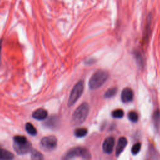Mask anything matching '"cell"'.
Listing matches in <instances>:
<instances>
[{
	"mask_svg": "<svg viewBox=\"0 0 160 160\" xmlns=\"http://www.w3.org/2000/svg\"><path fill=\"white\" fill-rule=\"evenodd\" d=\"M89 104L87 102L82 103L78 106L72 116V123L74 125H79L84 122L89 113Z\"/></svg>",
	"mask_w": 160,
	"mask_h": 160,
	"instance_id": "2",
	"label": "cell"
},
{
	"mask_svg": "<svg viewBox=\"0 0 160 160\" xmlns=\"http://www.w3.org/2000/svg\"><path fill=\"white\" fill-rule=\"evenodd\" d=\"M41 146L45 150H53L57 146V138L54 136H45L41 141Z\"/></svg>",
	"mask_w": 160,
	"mask_h": 160,
	"instance_id": "5",
	"label": "cell"
},
{
	"mask_svg": "<svg viewBox=\"0 0 160 160\" xmlns=\"http://www.w3.org/2000/svg\"><path fill=\"white\" fill-rule=\"evenodd\" d=\"M14 139V142L15 143H18V144H22V143H25L26 142L27 139L25 136H15L13 138Z\"/></svg>",
	"mask_w": 160,
	"mask_h": 160,
	"instance_id": "18",
	"label": "cell"
},
{
	"mask_svg": "<svg viewBox=\"0 0 160 160\" xmlns=\"http://www.w3.org/2000/svg\"><path fill=\"white\" fill-rule=\"evenodd\" d=\"M133 98L134 92L131 88H126L122 91L121 99L123 102H129L133 99Z\"/></svg>",
	"mask_w": 160,
	"mask_h": 160,
	"instance_id": "8",
	"label": "cell"
},
{
	"mask_svg": "<svg viewBox=\"0 0 160 160\" xmlns=\"http://www.w3.org/2000/svg\"><path fill=\"white\" fill-rule=\"evenodd\" d=\"M127 144H128V141L125 137L119 138L116 148V156H119L122 153V152L124 151V148H126Z\"/></svg>",
	"mask_w": 160,
	"mask_h": 160,
	"instance_id": "9",
	"label": "cell"
},
{
	"mask_svg": "<svg viewBox=\"0 0 160 160\" xmlns=\"http://www.w3.org/2000/svg\"><path fill=\"white\" fill-rule=\"evenodd\" d=\"M153 121L154 125L158 128L160 123V112L159 110L156 111L153 114Z\"/></svg>",
	"mask_w": 160,
	"mask_h": 160,
	"instance_id": "16",
	"label": "cell"
},
{
	"mask_svg": "<svg viewBox=\"0 0 160 160\" xmlns=\"http://www.w3.org/2000/svg\"><path fill=\"white\" fill-rule=\"evenodd\" d=\"M48 116V111L44 109L40 108L33 112L32 116L33 118L38 120H43L46 118Z\"/></svg>",
	"mask_w": 160,
	"mask_h": 160,
	"instance_id": "10",
	"label": "cell"
},
{
	"mask_svg": "<svg viewBox=\"0 0 160 160\" xmlns=\"http://www.w3.org/2000/svg\"><path fill=\"white\" fill-rule=\"evenodd\" d=\"M78 158H81L82 159H90L91 154L89 151L83 148L77 147L69 149L65 153L62 159H72Z\"/></svg>",
	"mask_w": 160,
	"mask_h": 160,
	"instance_id": "3",
	"label": "cell"
},
{
	"mask_svg": "<svg viewBox=\"0 0 160 160\" xmlns=\"http://www.w3.org/2000/svg\"><path fill=\"white\" fill-rule=\"evenodd\" d=\"M84 91V81H78L72 88L68 102V106H72L79 98Z\"/></svg>",
	"mask_w": 160,
	"mask_h": 160,
	"instance_id": "4",
	"label": "cell"
},
{
	"mask_svg": "<svg viewBox=\"0 0 160 160\" xmlns=\"http://www.w3.org/2000/svg\"><path fill=\"white\" fill-rule=\"evenodd\" d=\"M128 118L132 122H137L138 120V114L136 111H130L128 113Z\"/></svg>",
	"mask_w": 160,
	"mask_h": 160,
	"instance_id": "19",
	"label": "cell"
},
{
	"mask_svg": "<svg viewBox=\"0 0 160 160\" xmlns=\"http://www.w3.org/2000/svg\"><path fill=\"white\" fill-rule=\"evenodd\" d=\"M31 159H42L44 158L42 154L36 149H32L31 151Z\"/></svg>",
	"mask_w": 160,
	"mask_h": 160,
	"instance_id": "15",
	"label": "cell"
},
{
	"mask_svg": "<svg viewBox=\"0 0 160 160\" xmlns=\"http://www.w3.org/2000/svg\"><path fill=\"white\" fill-rule=\"evenodd\" d=\"M14 158V154L6 149H2L1 150V159H11Z\"/></svg>",
	"mask_w": 160,
	"mask_h": 160,
	"instance_id": "11",
	"label": "cell"
},
{
	"mask_svg": "<svg viewBox=\"0 0 160 160\" xmlns=\"http://www.w3.org/2000/svg\"><path fill=\"white\" fill-rule=\"evenodd\" d=\"M117 91H118V89L116 87H112L106 91V92L104 94V96L108 98H111L114 95H116V94L117 93Z\"/></svg>",
	"mask_w": 160,
	"mask_h": 160,
	"instance_id": "14",
	"label": "cell"
},
{
	"mask_svg": "<svg viewBox=\"0 0 160 160\" xmlns=\"http://www.w3.org/2000/svg\"><path fill=\"white\" fill-rule=\"evenodd\" d=\"M13 148L16 152L19 154H25L29 152L32 150L31 144L28 141L22 144L14 142Z\"/></svg>",
	"mask_w": 160,
	"mask_h": 160,
	"instance_id": "6",
	"label": "cell"
},
{
	"mask_svg": "<svg viewBox=\"0 0 160 160\" xmlns=\"http://www.w3.org/2000/svg\"><path fill=\"white\" fill-rule=\"evenodd\" d=\"M134 56H135V58H136V60L139 66H143V59H142L141 54L139 52L136 51L134 52Z\"/></svg>",
	"mask_w": 160,
	"mask_h": 160,
	"instance_id": "21",
	"label": "cell"
},
{
	"mask_svg": "<svg viewBox=\"0 0 160 160\" xmlns=\"http://www.w3.org/2000/svg\"><path fill=\"white\" fill-rule=\"evenodd\" d=\"M25 129H26V131H27V132L32 136H35L37 134L36 129L30 122H27L25 124Z\"/></svg>",
	"mask_w": 160,
	"mask_h": 160,
	"instance_id": "12",
	"label": "cell"
},
{
	"mask_svg": "<svg viewBox=\"0 0 160 160\" xmlns=\"http://www.w3.org/2000/svg\"><path fill=\"white\" fill-rule=\"evenodd\" d=\"M109 78V74L104 70H98L95 72L90 78L89 87L91 89L94 90L100 88Z\"/></svg>",
	"mask_w": 160,
	"mask_h": 160,
	"instance_id": "1",
	"label": "cell"
},
{
	"mask_svg": "<svg viewBox=\"0 0 160 160\" xmlns=\"http://www.w3.org/2000/svg\"><path fill=\"white\" fill-rule=\"evenodd\" d=\"M111 115L113 118H121L124 116V111L121 109H118L112 111Z\"/></svg>",
	"mask_w": 160,
	"mask_h": 160,
	"instance_id": "17",
	"label": "cell"
},
{
	"mask_svg": "<svg viewBox=\"0 0 160 160\" xmlns=\"http://www.w3.org/2000/svg\"><path fill=\"white\" fill-rule=\"evenodd\" d=\"M141 147V144L140 142L135 143L132 146V147L131 148V152H132V154H134V155L137 154L140 151Z\"/></svg>",
	"mask_w": 160,
	"mask_h": 160,
	"instance_id": "20",
	"label": "cell"
},
{
	"mask_svg": "<svg viewBox=\"0 0 160 160\" xmlns=\"http://www.w3.org/2000/svg\"><path fill=\"white\" fill-rule=\"evenodd\" d=\"M88 133V129L85 128H77L74 131V135L78 138H82L85 136Z\"/></svg>",
	"mask_w": 160,
	"mask_h": 160,
	"instance_id": "13",
	"label": "cell"
},
{
	"mask_svg": "<svg viewBox=\"0 0 160 160\" xmlns=\"http://www.w3.org/2000/svg\"><path fill=\"white\" fill-rule=\"evenodd\" d=\"M114 138L112 136L106 138L102 144L103 151L106 154H110L112 152L114 147Z\"/></svg>",
	"mask_w": 160,
	"mask_h": 160,
	"instance_id": "7",
	"label": "cell"
}]
</instances>
